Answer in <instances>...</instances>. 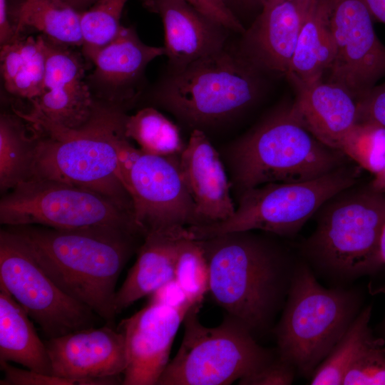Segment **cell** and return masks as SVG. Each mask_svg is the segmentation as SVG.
Here are the masks:
<instances>
[{"instance_id":"cell-1","label":"cell","mask_w":385,"mask_h":385,"mask_svg":"<svg viewBox=\"0 0 385 385\" xmlns=\"http://www.w3.org/2000/svg\"><path fill=\"white\" fill-rule=\"evenodd\" d=\"M24 241L56 285L113 325L115 287L144 235L111 225L56 229L40 225L9 227Z\"/></svg>"},{"instance_id":"cell-2","label":"cell","mask_w":385,"mask_h":385,"mask_svg":"<svg viewBox=\"0 0 385 385\" xmlns=\"http://www.w3.org/2000/svg\"><path fill=\"white\" fill-rule=\"evenodd\" d=\"M128 108L96 99L89 119L71 128L32 111L25 113L13 108L27 122L35 140L30 178L54 180L96 191L133 213L120 159L129 140L125 135Z\"/></svg>"},{"instance_id":"cell-3","label":"cell","mask_w":385,"mask_h":385,"mask_svg":"<svg viewBox=\"0 0 385 385\" xmlns=\"http://www.w3.org/2000/svg\"><path fill=\"white\" fill-rule=\"evenodd\" d=\"M198 240L209 267L213 301L254 336L269 331L284 307L297 261L278 242L254 230Z\"/></svg>"},{"instance_id":"cell-4","label":"cell","mask_w":385,"mask_h":385,"mask_svg":"<svg viewBox=\"0 0 385 385\" xmlns=\"http://www.w3.org/2000/svg\"><path fill=\"white\" fill-rule=\"evenodd\" d=\"M346 158L314 137L292 104L273 113L223 152L237 195L266 183L317 178L344 165Z\"/></svg>"},{"instance_id":"cell-5","label":"cell","mask_w":385,"mask_h":385,"mask_svg":"<svg viewBox=\"0 0 385 385\" xmlns=\"http://www.w3.org/2000/svg\"><path fill=\"white\" fill-rule=\"evenodd\" d=\"M346 188L317 211V225L303 242L305 261L314 274L346 284L379 270L385 224V192L371 187Z\"/></svg>"},{"instance_id":"cell-6","label":"cell","mask_w":385,"mask_h":385,"mask_svg":"<svg viewBox=\"0 0 385 385\" xmlns=\"http://www.w3.org/2000/svg\"><path fill=\"white\" fill-rule=\"evenodd\" d=\"M362 296L353 288H325L304 260L297 261L279 322L273 329L277 353L312 376L361 312Z\"/></svg>"},{"instance_id":"cell-7","label":"cell","mask_w":385,"mask_h":385,"mask_svg":"<svg viewBox=\"0 0 385 385\" xmlns=\"http://www.w3.org/2000/svg\"><path fill=\"white\" fill-rule=\"evenodd\" d=\"M257 71L240 54L223 48L175 71L157 90L155 102L192 131L205 132L254 103Z\"/></svg>"},{"instance_id":"cell-8","label":"cell","mask_w":385,"mask_h":385,"mask_svg":"<svg viewBox=\"0 0 385 385\" xmlns=\"http://www.w3.org/2000/svg\"><path fill=\"white\" fill-rule=\"evenodd\" d=\"M202 305L194 304L187 312L181 344L157 385H228L277 356V351L259 344L245 325L229 315L217 327L204 326L198 316Z\"/></svg>"},{"instance_id":"cell-9","label":"cell","mask_w":385,"mask_h":385,"mask_svg":"<svg viewBox=\"0 0 385 385\" xmlns=\"http://www.w3.org/2000/svg\"><path fill=\"white\" fill-rule=\"evenodd\" d=\"M358 171L343 165L314 179L270 183L238 196L235 213L225 220L188 228L195 239L248 230L292 236L332 197L354 185Z\"/></svg>"},{"instance_id":"cell-10","label":"cell","mask_w":385,"mask_h":385,"mask_svg":"<svg viewBox=\"0 0 385 385\" xmlns=\"http://www.w3.org/2000/svg\"><path fill=\"white\" fill-rule=\"evenodd\" d=\"M0 223L7 227L40 225L56 229L111 225L140 231L133 213L112 198L74 185L41 178H30L4 193Z\"/></svg>"},{"instance_id":"cell-11","label":"cell","mask_w":385,"mask_h":385,"mask_svg":"<svg viewBox=\"0 0 385 385\" xmlns=\"http://www.w3.org/2000/svg\"><path fill=\"white\" fill-rule=\"evenodd\" d=\"M0 283L48 339L95 327L101 319L86 305L62 291L22 238L9 227L0 231Z\"/></svg>"},{"instance_id":"cell-12","label":"cell","mask_w":385,"mask_h":385,"mask_svg":"<svg viewBox=\"0 0 385 385\" xmlns=\"http://www.w3.org/2000/svg\"><path fill=\"white\" fill-rule=\"evenodd\" d=\"M123 182L133 204L135 224L144 235L202 225L184 182L179 155L143 152L127 141L120 150Z\"/></svg>"},{"instance_id":"cell-13","label":"cell","mask_w":385,"mask_h":385,"mask_svg":"<svg viewBox=\"0 0 385 385\" xmlns=\"http://www.w3.org/2000/svg\"><path fill=\"white\" fill-rule=\"evenodd\" d=\"M335 56L327 81L356 100L385 77V46L362 0H324Z\"/></svg>"},{"instance_id":"cell-14","label":"cell","mask_w":385,"mask_h":385,"mask_svg":"<svg viewBox=\"0 0 385 385\" xmlns=\"http://www.w3.org/2000/svg\"><path fill=\"white\" fill-rule=\"evenodd\" d=\"M54 376L77 385L123 383L126 366L123 333L106 324L72 332L45 342Z\"/></svg>"},{"instance_id":"cell-15","label":"cell","mask_w":385,"mask_h":385,"mask_svg":"<svg viewBox=\"0 0 385 385\" xmlns=\"http://www.w3.org/2000/svg\"><path fill=\"white\" fill-rule=\"evenodd\" d=\"M190 308L175 309L148 302L120 321L117 329L124 336L126 355L122 384L157 385L170 361L178 330Z\"/></svg>"},{"instance_id":"cell-16","label":"cell","mask_w":385,"mask_h":385,"mask_svg":"<svg viewBox=\"0 0 385 385\" xmlns=\"http://www.w3.org/2000/svg\"><path fill=\"white\" fill-rule=\"evenodd\" d=\"M43 36L46 68L41 93L30 101L31 111L58 125L77 128L91 117L96 104L85 81V57L73 47Z\"/></svg>"},{"instance_id":"cell-17","label":"cell","mask_w":385,"mask_h":385,"mask_svg":"<svg viewBox=\"0 0 385 385\" xmlns=\"http://www.w3.org/2000/svg\"><path fill=\"white\" fill-rule=\"evenodd\" d=\"M165 55L164 47L145 44L133 27L122 26L117 37L91 59L95 68L88 78L98 100L130 108L139 95V83L148 64Z\"/></svg>"},{"instance_id":"cell-18","label":"cell","mask_w":385,"mask_h":385,"mask_svg":"<svg viewBox=\"0 0 385 385\" xmlns=\"http://www.w3.org/2000/svg\"><path fill=\"white\" fill-rule=\"evenodd\" d=\"M312 0L265 2L244 32L240 55L257 70L287 74Z\"/></svg>"},{"instance_id":"cell-19","label":"cell","mask_w":385,"mask_h":385,"mask_svg":"<svg viewBox=\"0 0 385 385\" xmlns=\"http://www.w3.org/2000/svg\"><path fill=\"white\" fill-rule=\"evenodd\" d=\"M179 164L202 225L222 222L235 213L230 180L220 153L205 132H191Z\"/></svg>"},{"instance_id":"cell-20","label":"cell","mask_w":385,"mask_h":385,"mask_svg":"<svg viewBox=\"0 0 385 385\" xmlns=\"http://www.w3.org/2000/svg\"><path fill=\"white\" fill-rule=\"evenodd\" d=\"M144 6L161 18L165 55L175 71L225 48L226 28L184 0H148Z\"/></svg>"},{"instance_id":"cell-21","label":"cell","mask_w":385,"mask_h":385,"mask_svg":"<svg viewBox=\"0 0 385 385\" xmlns=\"http://www.w3.org/2000/svg\"><path fill=\"white\" fill-rule=\"evenodd\" d=\"M290 83L296 91L292 106L305 127L322 143L341 151L359 123L356 99L339 85L323 80Z\"/></svg>"},{"instance_id":"cell-22","label":"cell","mask_w":385,"mask_h":385,"mask_svg":"<svg viewBox=\"0 0 385 385\" xmlns=\"http://www.w3.org/2000/svg\"><path fill=\"white\" fill-rule=\"evenodd\" d=\"M190 237L188 228L155 231L145 235L134 265L116 292L117 314L174 279L178 255Z\"/></svg>"},{"instance_id":"cell-23","label":"cell","mask_w":385,"mask_h":385,"mask_svg":"<svg viewBox=\"0 0 385 385\" xmlns=\"http://www.w3.org/2000/svg\"><path fill=\"white\" fill-rule=\"evenodd\" d=\"M26 310L0 283V361L53 375L45 342Z\"/></svg>"},{"instance_id":"cell-24","label":"cell","mask_w":385,"mask_h":385,"mask_svg":"<svg viewBox=\"0 0 385 385\" xmlns=\"http://www.w3.org/2000/svg\"><path fill=\"white\" fill-rule=\"evenodd\" d=\"M335 56L324 0H312L299 31L286 76L289 82L322 80Z\"/></svg>"},{"instance_id":"cell-25","label":"cell","mask_w":385,"mask_h":385,"mask_svg":"<svg viewBox=\"0 0 385 385\" xmlns=\"http://www.w3.org/2000/svg\"><path fill=\"white\" fill-rule=\"evenodd\" d=\"M1 73L6 91L31 101L42 92L46 54L42 34L21 36L1 46Z\"/></svg>"},{"instance_id":"cell-26","label":"cell","mask_w":385,"mask_h":385,"mask_svg":"<svg viewBox=\"0 0 385 385\" xmlns=\"http://www.w3.org/2000/svg\"><path fill=\"white\" fill-rule=\"evenodd\" d=\"M81 15L63 0H23L15 11L16 38L31 29L58 43L81 48Z\"/></svg>"},{"instance_id":"cell-27","label":"cell","mask_w":385,"mask_h":385,"mask_svg":"<svg viewBox=\"0 0 385 385\" xmlns=\"http://www.w3.org/2000/svg\"><path fill=\"white\" fill-rule=\"evenodd\" d=\"M14 113L0 115V190L6 193L31 175L35 140L28 124Z\"/></svg>"},{"instance_id":"cell-28","label":"cell","mask_w":385,"mask_h":385,"mask_svg":"<svg viewBox=\"0 0 385 385\" xmlns=\"http://www.w3.org/2000/svg\"><path fill=\"white\" fill-rule=\"evenodd\" d=\"M370 305L362 309L341 339L311 376L312 385H342L348 369L375 337L369 327Z\"/></svg>"},{"instance_id":"cell-29","label":"cell","mask_w":385,"mask_h":385,"mask_svg":"<svg viewBox=\"0 0 385 385\" xmlns=\"http://www.w3.org/2000/svg\"><path fill=\"white\" fill-rule=\"evenodd\" d=\"M125 135L143 152L156 155H180L186 145L178 127L153 107L128 115Z\"/></svg>"},{"instance_id":"cell-30","label":"cell","mask_w":385,"mask_h":385,"mask_svg":"<svg viewBox=\"0 0 385 385\" xmlns=\"http://www.w3.org/2000/svg\"><path fill=\"white\" fill-rule=\"evenodd\" d=\"M128 0H98L81 13L83 38L81 53L91 61L103 46L114 40L122 25L120 19Z\"/></svg>"},{"instance_id":"cell-31","label":"cell","mask_w":385,"mask_h":385,"mask_svg":"<svg viewBox=\"0 0 385 385\" xmlns=\"http://www.w3.org/2000/svg\"><path fill=\"white\" fill-rule=\"evenodd\" d=\"M341 151L374 175L385 168V128L359 122L344 140Z\"/></svg>"},{"instance_id":"cell-32","label":"cell","mask_w":385,"mask_h":385,"mask_svg":"<svg viewBox=\"0 0 385 385\" xmlns=\"http://www.w3.org/2000/svg\"><path fill=\"white\" fill-rule=\"evenodd\" d=\"M174 278L192 304H202L210 289L209 267L199 240L192 236L186 239L180 251Z\"/></svg>"},{"instance_id":"cell-33","label":"cell","mask_w":385,"mask_h":385,"mask_svg":"<svg viewBox=\"0 0 385 385\" xmlns=\"http://www.w3.org/2000/svg\"><path fill=\"white\" fill-rule=\"evenodd\" d=\"M342 385H385V342L374 337L346 373Z\"/></svg>"},{"instance_id":"cell-34","label":"cell","mask_w":385,"mask_h":385,"mask_svg":"<svg viewBox=\"0 0 385 385\" xmlns=\"http://www.w3.org/2000/svg\"><path fill=\"white\" fill-rule=\"evenodd\" d=\"M297 371L293 365L277 354L269 363L238 381L240 385H289Z\"/></svg>"},{"instance_id":"cell-35","label":"cell","mask_w":385,"mask_h":385,"mask_svg":"<svg viewBox=\"0 0 385 385\" xmlns=\"http://www.w3.org/2000/svg\"><path fill=\"white\" fill-rule=\"evenodd\" d=\"M0 366L4 373L1 385H77L73 380L20 369L7 361H0Z\"/></svg>"},{"instance_id":"cell-36","label":"cell","mask_w":385,"mask_h":385,"mask_svg":"<svg viewBox=\"0 0 385 385\" xmlns=\"http://www.w3.org/2000/svg\"><path fill=\"white\" fill-rule=\"evenodd\" d=\"M356 101L359 122H370L385 128V82L375 85Z\"/></svg>"},{"instance_id":"cell-37","label":"cell","mask_w":385,"mask_h":385,"mask_svg":"<svg viewBox=\"0 0 385 385\" xmlns=\"http://www.w3.org/2000/svg\"><path fill=\"white\" fill-rule=\"evenodd\" d=\"M148 0H142V2ZM198 11L228 30L244 33V27L225 0H184Z\"/></svg>"},{"instance_id":"cell-38","label":"cell","mask_w":385,"mask_h":385,"mask_svg":"<svg viewBox=\"0 0 385 385\" xmlns=\"http://www.w3.org/2000/svg\"><path fill=\"white\" fill-rule=\"evenodd\" d=\"M148 297V302L175 309H189L194 305L175 278L160 287Z\"/></svg>"},{"instance_id":"cell-39","label":"cell","mask_w":385,"mask_h":385,"mask_svg":"<svg viewBox=\"0 0 385 385\" xmlns=\"http://www.w3.org/2000/svg\"><path fill=\"white\" fill-rule=\"evenodd\" d=\"M16 38V30L9 19L7 0H0V43L1 46Z\"/></svg>"},{"instance_id":"cell-40","label":"cell","mask_w":385,"mask_h":385,"mask_svg":"<svg viewBox=\"0 0 385 385\" xmlns=\"http://www.w3.org/2000/svg\"><path fill=\"white\" fill-rule=\"evenodd\" d=\"M372 19L385 24V0H362Z\"/></svg>"},{"instance_id":"cell-41","label":"cell","mask_w":385,"mask_h":385,"mask_svg":"<svg viewBox=\"0 0 385 385\" xmlns=\"http://www.w3.org/2000/svg\"><path fill=\"white\" fill-rule=\"evenodd\" d=\"M76 10L82 13L89 9L98 0H63Z\"/></svg>"},{"instance_id":"cell-42","label":"cell","mask_w":385,"mask_h":385,"mask_svg":"<svg viewBox=\"0 0 385 385\" xmlns=\"http://www.w3.org/2000/svg\"><path fill=\"white\" fill-rule=\"evenodd\" d=\"M371 185L375 190L385 192V168L374 175Z\"/></svg>"},{"instance_id":"cell-43","label":"cell","mask_w":385,"mask_h":385,"mask_svg":"<svg viewBox=\"0 0 385 385\" xmlns=\"http://www.w3.org/2000/svg\"><path fill=\"white\" fill-rule=\"evenodd\" d=\"M379 253L381 262L385 265V224L379 240Z\"/></svg>"},{"instance_id":"cell-44","label":"cell","mask_w":385,"mask_h":385,"mask_svg":"<svg viewBox=\"0 0 385 385\" xmlns=\"http://www.w3.org/2000/svg\"><path fill=\"white\" fill-rule=\"evenodd\" d=\"M240 2L247 4H257L260 3L261 4L260 0H237Z\"/></svg>"},{"instance_id":"cell-45","label":"cell","mask_w":385,"mask_h":385,"mask_svg":"<svg viewBox=\"0 0 385 385\" xmlns=\"http://www.w3.org/2000/svg\"><path fill=\"white\" fill-rule=\"evenodd\" d=\"M381 334H382V339L384 340L385 342V319L384 320V322H382V324H381Z\"/></svg>"},{"instance_id":"cell-46","label":"cell","mask_w":385,"mask_h":385,"mask_svg":"<svg viewBox=\"0 0 385 385\" xmlns=\"http://www.w3.org/2000/svg\"><path fill=\"white\" fill-rule=\"evenodd\" d=\"M290 1V0H260L261 4L265 2H274V1Z\"/></svg>"}]
</instances>
